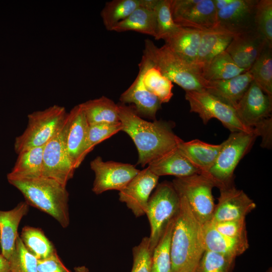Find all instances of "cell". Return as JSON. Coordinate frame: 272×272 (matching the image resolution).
<instances>
[{
  "mask_svg": "<svg viewBox=\"0 0 272 272\" xmlns=\"http://www.w3.org/2000/svg\"><path fill=\"white\" fill-rule=\"evenodd\" d=\"M38 272H72L63 264L56 251L46 258L38 260Z\"/></svg>",
  "mask_w": 272,
  "mask_h": 272,
  "instance_id": "cell-43",
  "label": "cell"
},
{
  "mask_svg": "<svg viewBox=\"0 0 272 272\" xmlns=\"http://www.w3.org/2000/svg\"><path fill=\"white\" fill-rule=\"evenodd\" d=\"M66 127V117L60 130L44 147L42 176L53 179L66 187L76 169L65 145Z\"/></svg>",
  "mask_w": 272,
  "mask_h": 272,
  "instance_id": "cell-12",
  "label": "cell"
},
{
  "mask_svg": "<svg viewBox=\"0 0 272 272\" xmlns=\"http://www.w3.org/2000/svg\"><path fill=\"white\" fill-rule=\"evenodd\" d=\"M90 167L95 174L92 191L96 194L110 190L120 191L140 171L133 165L104 161L100 156L90 162Z\"/></svg>",
  "mask_w": 272,
  "mask_h": 272,
  "instance_id": "cell-13",
  "label": "cell"
},
{
  "mask_svg": "<svg viewBox=\"0 0 272 272\" xmlns=\"http://www.w3.org/2000/svg\"><path fill=\"white\" fill-rule=\"evenodd\" d=\"M89 124L80 104L73 107L66 116L65 145L71 161L76 169L84 160L83 153Z\"/></svg>",
  "mask_w": 272,
  "mask_h": 272,
  "instance_id": "cell-17",
  "label": "cell"
},
{
  "mask_svg": "<svg viewBox=\"0 0 272 272\" xmlns=\"http://www.w3.org/2000/svg\"><path fill=\"white\" fill-rule=\"evenodd\" d=\"M254 81L272 96V45L266 42L260 54L248 71Z\"/></svg>",
  "mask_w": 272,
  "mask_h": 272,
  "instance_id": "cell-33",
  "label": "cell"
},
{
  "mask_svg": "<svg viewBox=\"0 0 272 272\" xmlns=\"http://www.w3.org/2000/svg\"><path fill=\"white\" fill-rule=\"evenodd\" d=\"M8 260L11 272H38L37 258L25 247L19 235Z\"/></svg>",
  "mask_w": 272,
  "mask_h": 272,
  "instance_id": "cell-37",
  "label": "cell"
},
{
  "mask_svg": "<svg viewBox=\"0 0 272 272\" xmlns=\"http://www.w3.org/2000/svg\"><path fill=\"white\" fill-rule=\"evenodd\" d=\"M28 210L29 205L25 201L20 202L10 211L0 210L1 253L8 260L15 247L20 223Z\"/></svg>",
  "mask_w": 272,
  "mask_h": 272,
  "instance_id": "cell-22",
  "label": "cell"
},
{
  "mask_svg": "<svg viewBox=\"0 0 272 272\" xmlns=\"http://www.w3.org/2000/svg\"><path fill=\"white\" fill-rule=\"evenodd\" d=\"M253 81L251 74L247 71L229 79L205 80L204 88L205 91L235 109Z\"/></svg>",
  "mask_w": 272,
  "mask_h": 272,
  "instance_id": "cell-19",
  "label": "cell"
},
{
  "mask_svg": "<svg viewBox=\"0 0 272 272\" xmlns=\"http://www.w3.org/2000/svg\"><path fill=\"white\" fill-rule=\"evenodd\" d=\"M8 180L22 193L29 206L49 215L63 228L69 226V193L66 186L43 176Z\"/></svg>",
  "mask_w": 272,
  "mask_h": 272,
  "instance_id": "cell-3",
  "label": "cell"
},
{
  "mask_svg": "<svg viewBox=\"0 0 272 272\" xmlns=\"http://www.w3.org/2000/svg\"><path fill=\"white\" fill-rule=\"evenodd\" d=\"M171 183L179 196L186 200L201 225L211 220L216 205L212 189L216 185L211 178L196 174L175 177Z\"/></svg>",
  "mask_w": 272,
  "mask_h": 272,
  "instance_id": "cell-8",
  "label": "cell"
},
{
  "mask_svg": "<svg viewBox=\"0 0 272 272\" xmlns=\"http://www.w3.org/2000/svg\"><path fill=\"white\" fill-rule=\"evenodd\" d=\"M153 251L149 237H145L132 248L133 264L131 272H151Z\"/></svg>",
  "mask_w": 272,
  "mask_h": 272,
  "instance_id": "cell-41",
  "label": "cell"
},
{
  "mask_svg": "<svg viewBox=\"0 0 272 272\" xmlns=\"http://www.w3.org/2000/svg\"><path fill=\"white\" fill-rule=\"evenodd\" d=\"M0 272H11L9 260L0 253Z\"/></svg>",
  "mask_w": 272,
  "mask_h": 272,
  "instance_id": "cell-45",
  "label": "cell"
},
{
  "mask_svg": "<svg viewBox=\"0 0 272 272\" xmlns=\"http://www.w3.org/2000/svg\"><path fill=\"white\" fill-rule=\"evenodd\" d=\"M80 104L89 125L120 122L118 104L105 96L89 100Z\"/></svg>",
  "mask_w": 272,
  "mask_h": 272,
  "instance_id": "cell-30",
  "label": "cell"
},
{
  "mask_svg": "<svg viewBox=\"0 0 272 272\" xmlns=\"http://www.w3.org/2000/svg\"><path fill=\"white\" fill-rule=\"evenodd\" d=\"M148 168L158 177L173 175L183 177L196 174H201L177 148L151 162Z\"/></svg>",
  "mask_w": 272,
  "mask_h": 272,
  "instance_id": "cell-24",
  "label": "cell"
},
{
  "mask_svg": "<svg viewBox=\"0 0 272 272\" xmlns=\"http://www.w3.org/2000/svg\"><path fill=\"white\" fill-rule=\"evenodd\" d=\"M0 253H1V242H0Z\"/></svg>",
  "mask_w": 272,
  "mask_h": 272,
  "instance_id": "cell-48",
  "label": "cell"
},
{
  "mask_svg": "<svg viewBox=\"0 0 272 272\" xmlns=\"http://www.w3.org/2000/svg\"><path fill=\"white\" fill-rule=\"evenodd\" d=\"M120 121L115 123H101L89 125L83 157L85 159L95 146L121 131Z\"/></svg>",
  "mask_w": 272,
  "mask_h": 272,
  "instance_id": "cell-39",
  "label": "cell"
},
{
  "mask_svg": "<svg viewBox=\"0 0 272 272\" xmlns=\"http://www.w3.org/2000/svg\"><path fill=\"white\" fill-rule=\"evenodd\" d=\"M235 109L241 122L245 126L253 128L262 120L271 116L272 96L264 92L253 81Z\"/></svg>",
  "mask_w": 272,
  "mask_h": 272,
  "instance_id": "cell-16",
  "label": "cell"
},
{
  "mask_svg": "<svg viewBox=\"0 0 272 272\" xmlns=\"http://www.w3.org/2000/svg\"><path fill=\"white\" fill-rule=\"evenodd\" d=\"M218 202L215 205L212 222H220L245 219L256 207V203L242 190L234 184L222 186Z\"/></svg>",
  "mask_w": 272,
  "mask_h": 272,
  "instance_id": "cell-14",
  "label": "cell"
},
{
  "mask_svg": "<svg viewBox=\"0 0 272 272\" xmlns=\"http://www.w3.org/2000/svg\"><path fill=\"white\" fill-rule=\"evenodd\" d=\"M171 11L178 26L205 31L217 27L214 0H171Z\"/></svg>",
  "mask_w": 272,
  "mask_h": 272,
  "instance_id": "cell-11",
  "label": "cell"
},
{
  "mask_svg": "<svg viewBox=\"0 0 272 272\" xmlns=\"http://www.w3.org/2000/svg\"><path fill=\"white\" fill-rule=\"evenodd\" d=\"M200 72L202 78L206 81L229 79L245 72L226 50L211 60L201 69Z\"/></svg>",
  "mask_w": 272,
  "mask_h": 272,
  "instance_id": "cell-31",
  "label": "cell"
},
{
  "mask_svg": "<svg viewBox=\"0 0 272 272\" xmlns=\"http://www.w3.org/2000/svg\"><path fill=\"white\" fill-rule=\"evenodd\" d=\"M139 71L146 88L156 96L162 103L168 102L173 96V83L143 55L139 64Z\"/></svg>",
  "mask_w": 272,
  "mask_h": 272,
  "instance_id": "cell-28",
  "label": "cell"
},
{
  "mask_svg": "<svg viewBox=\"0 0 272 272\" xmlns=\"http://www.w3.org/2000/svg\"><path fill=\"white\" fill-rule=\"evenodd\" d=\"M258 0H214L217 27L234 35L256 31L255 15Z\"/></svg>",
  "mask_w": 272,
  "mask_h": 272,
  "instance_id": "cell-10",
  "label": "cell"
},
{
  "mask_svg": "<svg viewBox=\"0 0 272 272\" xmlns=\"http://www.w3.org/2000/svg\"><path fill=\"white\" fill-rule=\"evenodd\" d=\"M144 2V0H113L107 2L101 12L106 29L112 31L116 25L142 6Z\"/></svg>",
  "mask_w": 272,
  "mask_h": 272,
  "instance_id": "cell-34",
  "label": "cell"
},
{
  "mask_svg": "<svg viewBox=\"0 0 272 272\" xmlns=\"http://www.w3.org/2000/svg\"><path fill=\"white\" fill-rule=\"evenodd\" d=\"M156 40H165L176 32L180 26L174 21L171 11V0H157L155 7Z\"/></svg>",
  "mask_w": 272,
  "mask_h": 272,
  "instance_id": "cell-36",
  "label": "cell"
},
{
  "mask_svg": "<svg viewBox=\"0 0 272 272\" xmlns=\"http://www.w3.org/2000/svg\"><path fill=\"white\" fill-rule=\"evenodd\" d=\"M255 26L256 31L272 45L271 0H258L255 15Z\"/></svg>",
  "mask_w": 272,
  "mask_h": 272,
  "instance_id": "cell-40",
  "label": "cell"
},
{
  "mask_svg": "<svg viewBox=\"0 0 272 272\" xmlns=\"http://www.w3.org/2000/svg\"><path fill=\"white\" fill-rule=\"evenodd\" d=\"M205 249L235 258L248 248L247 238H233L218 232L210 221L202 225Z\"/></svg>",
  "mask_w": 272,
  "mask_h": 272,
  "instance_id": "cell-21",
  "label": "cell"
},
{
  "mask_svg": "<svg viewBox=\"0 0 272 272\" xmlns=\"http://www.w3.org/2000/svg\"><path fill=\"white\" fill-rule=\"evenodd\" d=\"M121 103H132L137 114L156 120V115L162 104L159 99L145 87L140 71L129 87L120 96Z\"/></svg>",
  "mask_w": 272,
  "mask_h": 272,
  "instance_id": "cell-20",
  "label": "cell"
},
{
  "mask_svg": "<svg viewBox=\"0 0 272 272\" xmlns=\"http://www.w3.org/2000/svg\"><path fill=\"white\" fill-rule=\"evenodd\" d=\"M201 34V31L181 27L164 40L165 44L184 60L196 65Z\"/></svg>",
  "mask_w": 272,
  "mask_h": 272,
  "instance_id": "cell-27",
  "label": "cell"
},
{
  "mask_svg": "<svg viewBox=\"0 0 272 272\" xmlns=\"http://www.w3.org/2000/svg\"><path fill=\"white\" fill-rule=\"evenodd\" d=\"M185 92L190 111L197 113L204 124L214 118L220 120L231 132L254 131V128L247 127L241 122L233 107L214 96L205 91Z\"/></svg>",
  "mask_w": 272,
  "mask_h": 272,
  "instance_id": "cell-9",
  "label": "cell"
},
{
  "mask_svg": "<svg viewBox=\"0 0 272 272\" xmlns=\"http://www.w3.org/2000/svg\"><path fill=\"white\" fill-rule=\"evenodd\" d=\"M74 272H89V270L86 266L82 265L75 267Z\"/></svg>",
  "mask_w": 272,
  "mask_h": 272,
  "instance_id": "cell-46",
  "label": "cell"
},
{
  "mask_svg": "<svg viewBox=\"0 0 272 272\" xmlns=\"http://www.w3.org/2000/svg\"><path fill=\"white\" fill-rule=\"evenodd\" d=\"M20 237L25 247L38 260L46 258L56 252L53 244L40 228L26 226Z\"/></svg>",
  "mask_w": 272,
  "mask_h": 272,
  "instance_id": "cell-32",
  "label": "cell"
},
{
  "mask_svg": "<svg viewBox=\"0 0 272 272\" xmlns=\"http://www.w3.org/2000/svg\"><path fill=\"white\" fill-rule=\"evenodd\" d=\"M257 137L255 131L231 132L221 144L216 161L209 171V177L216 187L233 184L234 172L239 161L248 152Z\"/></svg>",
  "mask_w": 272,
  "mask_h": 272,
  "instance_id": "cell-6",
  "label": "cell"
},
{
  "mask_svg": "<svg viewBox=\"0 0 272 272\" xmlns=\"http://www.w3.org/2000/svg\"><path fill=\"white\" fill-rule=\"evenodd\" d=\"M266 272H272L271 268H269Z\"/></svg>",
  "mask_w": 272,
  "mask_h": 272,
  "instance_id": "cell-47",
  "label": "cell"
},
{
  "mask_svg": "<svg viewBox=\"0 0 272 272\" xmlns=\"http://www.w3.org/2000/svg\"><path fill=\"white\" fill-rule=\"evenodd\" d=\"M235 259L206 250L194 272H230L234 266Z\"/></svg>",
  "mask_w": 272,
  "mask_h": 272,
  "instance_id": "cell-38",
  "label": "cell"
},
{
  "mask_svg": "<svg viewBox=\"0 0 272 272\" xmlns=\"http://www.w3.org/2000/svg\"><path fill=\"white\" fill-rule=\"evenodd\" d=\"M180 198L171 241V272H194L206 250L202 225L186 200Z\"/></svg>",
  "mask_w": 272,
  "mask_h": 272,
  "instance_id": "cell-2",
  "label": "cell"
},
{
  "mask_svg": "<svg viewBox=\"0 0 272 272\" xmlns=\"http://www.w3.org/2000/svg\"><path fill=\"white\" fill-rule=\"evenodd\" d=\"M44 146L18 154L15 164L7 175L8 179L33 178L42 176Z\"/></svg>",
  "mask_w": 272,
  "mask_h": 272,
  "instance_id": "cell-29",
  "label": "cell"
},
{
  "mask_svg": "<svg viewBox=\"0 0 272 272\" xmlns=\"http://www.w3.org/2000/svg\"><path fill=\"white\" fill-rule=\"evenodd\" d=\"M235 36L218 28L202 31L195 63L200 70L214 57L225 51Z\"/></svg>",
  "mask_w": 272,
  "mask_h": 272,
  "instance_id": "cell-26",
  "label": "cell"
},
{
  "mask_svg": "<svg viewBox=\"0 0 272 272\" xmlns=\"http://www.w3.org/2000/svg\"><path fill=\"white\" fill-rule=\"evenodd\" d=\"M211 222L218 232L225 235L233 238H247L245 219Z\"/></svg>",
  "mask_w": 272,
  "mask_h": 272,
  "instance_id": "cell-42",
  "label": "cell"
},
{
  "mask_svg": "<svg viewBox=\"0 0 272 272\" xmlns=\"http://www.w3.org/2000/svg\"><path fill=\"white\" fill-rule=\"evenodd\" d=\"M118 106L121 131L131 138L136 146L138 164L148 165L177 147L180 138L168 122L148 121L141 118L133 108L121 103Z\"/></svg>",
  "mask_w": 272,
  "mask_h": 272,
  "instance_id": "cell-1",
  "label": "cell"
},
{
  "mask_svg": "<svg viewBox=\"0 0 272 272\" xmlns=\"http://www.w3.org/2000/svg\"><path fill=\"white\" fill-rule=\"evenodd\" d=\"M67 114L64 107L54 105L28 114L27 127L14 142L16 153L45 146L60 130Z\"/></svg>",
  "mask_w": 272,
  "mask_h": 272,
  "instance_id": "cell-5",
  "label": "cell"
},
{
  "mask_svg": "<svg viewBox=\"0 0 272 272\" xmlns=\"http://www.w3.org/2000/svg\"><path fill=\"white\" fill-rule=\"evenodd\" d=\"M177 147L201 174L209 177V171L217 158L221 144H210L197 139L184 142L179 138Z\"/></svg>",
  "mask_w": 272,
  "mask_h": 272,
  "instance_id": "cell-23",
  "label": "cell"
},
{
  "mask_svg": "<svg viewBox=\"0 0 272 272\" xmlns=\"http://www.w3.org/2000/svg\"><path fill=\"white\" fill-rule=\"evenodd\" d=\"M143 56L172 83L185 91H203L205 80L200 69L182 59L166 45L158 47L150 40L145 41Z\"/></svg>",
  "mask_w": 272,
  "mask_h": 272,
  "instance_id": "cell-4",
  "label": "cell"
},
{
  "mask_svg": "<svg viewBox=\"0 0 272 272\" xmlns=\"http://www.w3.org/2000/svg\"><path fill=\"white\" fill-rule=\"evenodd\" d=\"M157 2V0H144L142 6L116 25L112 31L118 32L133 31L155 37L156 27L155 7Z\"/></svg>",
  "mask_w": 272,
  "mask_h": 272,
  "instance_id": "cell-25",
  "label": "cell"
},
{
  "mask_svg": "<svg viewBox=\"0 0 272 272\" xmlns=\"http://www.w3.org/2000/svg\"><path fill=\"white\" fill-rule=\"evenodd\" d=\"M180 207V198L171 182L158 184L150 196L146 215L151 232L150 247L153 251L169 222L176 217Z\"/></svg>",
  "mask_w": 272,
  "mask_h": 272,
  "instance_id": "cell-7",
  "label": "cell"
},
{
  "mask_svg": "<svg viewBox=\"0 0 272 272\" xmlns=\"http://www.w3.org/2000/svg\"><path fill=\"white\" fill-rule=\"evenodd\" d=\"M271 117L265 118L253 128L257 136L262 138L261 146L270 148L271 147Z\"/></svg>",
  "mask_w": 272,
  "mask_h": 272,
  "instance_id": "cell-44",
  "label": "cell"
},
{
  "mask_svg": "<svg viewBox=\"0 0 272 272\" xmlns=\"http://www.w3.org/2000/svg\"><path fill=\"white\" fill-rule=\"evenodd\" d=\"M159 178L147 167L140 170L119 191V200L125 203L135 217L146 215L151 193L157 185Z\"/></svg>",
  "mask_w": 272,
  "mask_h": 272,
  "instance_id": "cell-15",
  "label": "cell"
},
{
  "mask_svg": "<svg viewBox=\"0 0 272 272\" xmlns=\"http://www.w3.org/2000/svg\"><path fill=\"white\" fill-rule=\"evenodd\" d=\"M176 218L168 224L153 250L151 272H171V241Z\"/></svg>",
  "mask_w": 272,
  "mask_h": 272,
  "instance_id": "cell-35",
  "label": "cell"
},
{
  "mask_svg": "<svg viewBox=\"0 0 272 272\" xmlns=\"http://www.w3.org/2000/svg\"><path fill=\"white\" fill-rule=\"evenodd\" d=\"M266 42L260 33L253 31L235 35L226 51L240 68L247 72L258 57Z\"/></svg>",
  "mask_w": 272,
  "mask_h": 272,
  "instance_id": "cell-18",
  "label": "cell"
}]
</instances>
